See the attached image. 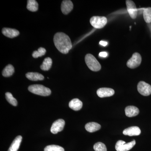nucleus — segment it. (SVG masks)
<instances>
[{
    "label": "nucleus",
    "instance_id": "f257e3e1",
    "mask_svg": "<svg viewBox=\"0 0 151 151\" xmlns=\"http://www.w3.org/2000/svg\"><path fill=\"white\" fill-rule=\"evenodd\" d=\"M53 41L57 49L63 54H67L72 48L70 38L64 33H56L53 38Z\"/></svg>",
    "mask_w": 151,
    "mask_h": 151
},
{
    "label": "nucleus",
    "instance_id": "f03ea898",
    "mask_svg": "<svg viewBox=\"0 0 151 151\" xmlns=\"http://www.w3.org/2000/svg\"><path fill=\"white\" fill-rule=\"evenodd\" d=\"M28 90L33 94L42 96H47L51 93L50 89L40 84H34L29 86Z\"/></svg>",
    "mask_w": 151,
    "mask_h": 151
},
{
    "label": "nucleus",
    "instance_id": "7ed1b4c3",
    "mask_svg": "<svg viewBox=\"0 0 151 151\" xmlns=\"http://www.w3.org/2000/svg\"><path fill=\"white\" fill-rule=\"evenodd\" d=\"M85 62L90 70L93 71H99L101 69V66L100 63L94 55L91 54L86 55L85 57Z\"/></svg>",
    "mask_w": 151,
    "mask_h": 151
},
{
    "label": "nucleus",
    "instance_id": "20e7f679",
    "mask_svg": "<svg viewBox=\"0 0 151 151\" xmlns=\"http://www.w3.org/2000/svg\"><path fill=\"white\" fill-rule=\"evenodd\" d=\"M90 22L95 28L101 29L107 24V19L105 17L94 16L90 19Z\"/></svg>",
    "mask_w": 151,
    "mask_h": 151
},
{
    "label": "nucleus",
    "instance_id": "39448f33",
    "mask_svg": "<svg viewBox=\"0 0 151 151\" xmlns=\"http://www.w3.org/2000/svg\"><path fill=\"white\" fill-rule=\"evenodd\" d=\"M142 62V57L139 53L135 52L132 55V57L127 63L128 67L132 69L136 68L140 65Z\"/></svg>",
    "mask_w": 151,
    "mask_h": 151
},
{
    "label": "nucleus",
    "instance_id": "423d86ee",
    "mask_svg": "<svg viewBox=\"0 0 151 151\" xmlns=\"http://www.w3.org/2000/svg\"><path fill=\"white\" fill-rule=\"evenodd\" d=\"M136 143L134 140L128 143H126L124 141L119 140L116 143V150L117 151H128L135 146Z\"/></svg>",
    "mask_w": 151,
    "mask_h": 151
},
{
    "label": "nucleus",
    "instance_id": "0eeeda50",
    "mask_svg": "<svg viewBox=\"0 0 151 151\" xmlns=\"http://www.w3.org/2000/svg\"><path fill=\"white\" fill-rule=\"evenodd\" d=\"M138 92L145 96H147L151 94V86L145 81H140L137 85Z\"/></svg>",
    "mask_w": 151,
    "mask_h": 151
},
{
    "label": "nucleus",
    "instance_id": "6e6552de",
    "mask_svg": "<svg viewBox=\"0 0 151 151\" xmlns=\"http://www.w3.org/2000/svg\"><path fill=\"white\" fill-rule=\"evenodd\" d=\"M126 2L127 11L130 16L132 19H136L137 15L138 10L136 7L135 3L131 0H127Z\"/></svg>",
    "mask_w": 151,
    "mask_h": 151
},
{
    "label": "nucleus",
    "instance_id": "1a4fd4ad",
    "mask_svg": "<svg viewBox=\"0 0 151 151\" xmlns=\"http://www.w3.org/2000/svg\"><path fill=\"white\" fill-rule=\"evenodd\" d=\"M65 122L63 119H60L56 120L52 124L50 129L52 133L57 134L58 132H61L65 126Z\"/></svg>",
    "mask_w": 151,
    "mask_h": 151
},
{
    "label": "nucleus",
    "instance_id": "9d476101",
    "mask_svg": "<svg viewBox=\"0 0 151 151\" xmlns=\"http://www.w3.org/2000/svg\"><path fill=\"white\" fill-rule=\"evenodd\" d=\"M97 95L101 98L113 96L115 93L113 89L109 88H101L97 90Z\"/></svg>",
    "mask_w": 151,
    "mask_h": 151
},
{
    "label": "nucleus",
    "instance_id": "9b49d317",
    "mask_svg": "<svg viewBox=\"0 0 151 151\" xmlns=\"http://www.w3.org/2000/svg\"><path fill=\"white\" fill-rule=\"evenodd\" d=\"M73 4L70 0L63 1L61 5V10L64 14H68L73 10Z\"/></svg>",
    "mask_w": 151,
    "mask_h": 151
},
{
    "label": "nucleus",
    "instance_id": "f8f14e48",
    "mask_svg": "<svg viewBox=\"0 0 151 151\" xmlns=\"http://www.w3.org/2000/svg\"><path fill=\"white\" fill-rule=\"evenodd\" d=\"M141 130L137 127H132L125 129L123 132V134L127 136H137L140 134Z\"/></svg>",
    "mask_w": 151,
    "mask_h": 151
},
{
    "label": "nucleus",
    "instance_id": "ddd939ff",
    "mask_svg": "<svg viewBox=\"0 0 151 151\" xmlns=\"http://www.w3.org/2000/svg\"><path fill=\"white\" fill-rule=\"evenodd\" d=\"M2 32L4 35L10 38L16 37L19 35V32L17 30L9 28H4Z\"/></svg>",
    "mask_w": 151,
    "mask_h": 151
},
{
    "label": "nucleus",
    "instance_id": "4468645a",
    "mask_svg": "<svg viewBox=\"0 0 151 151\" xmlns=\"http://www.w3.org/2000/svg\"><path fill=\"white\" fill-rule=\"evenodd\" d=\"M126 115L128 117H133L137 116L139 111L137 107L134 106H127L125 108Z\"/></svg>",
    "mask_w": 151,
    "mask_h": 151
},
{
    "label": "nucleus",
    "instance_id": "2eb2a0df",
    "mask_svg": "<svg viewBox=\"0 0 151 151\" xmlns=\"http://www.w3.org/2000/svg\"><path fill=\"white\" fill-rule=\"evenodd\" d=\"M82 106V102L77 98L71 100L69 103V108L75 111H78L81 110Z\"/></svg>",
    "mask_w": 151,
    "mask_h": 151
},
{
    "label": "nucleus",
    "instance_id": "dca6fc26",
    "mask_svg": "<svg viewBox=\"0 0 151 151\" xmlns=\"http://www.w3.org/2000/svg\"><path fill=\"white\" fill-rule=\"evenodd\" d=\"M85 128L87 132L93 133L100 130L101 128V126L98 123L95 122H90L87 123L85 125Z\"/></svg>",
    "mask_w": 151,
    "mask_h": 151
},
{
    "label": "nucleus",
    "instance_id": "f3484780",
    "mask_svg": "<svg viewBox=\"0 0 151 151\" xmlns=\"http://www.w3.org/2000/svg\"><path fill=\"white\" fill-rule=\"evenodd\" d=\"M26 76L29 80L34 81L42 80L44 78L42 74L37 72H28L26 74Z\"/></svg>",
    "mask_w": 151,
    "mask_h": 151
},
{
    "label": "nucleus",
    "instance_id": "a211bd4d",
    "mask_svg": "<svg viewBox=\"0 0 151 151\" xmlns=\"http://www.w3.org/2000/svg\"><path fill=\"white\" fill-rule=\"evenodd\" d=\"M22 139V136H17L12 143L8 151H17L21 143Z\"/></svg>",
    "mask_w": 151,
    "mask_h": 151
},
{
    "label": "nucleus",
    "instance_id": "6ab92c4d",
    "mask_svg": "<svg viewBox=\"0 0 151 151\" xmlns=\"http://www.w3.org/2000/svg\"><path fill=\"white\" fill-rule=\"evenodd\" d=\"M52 60L49 57L46 58L44 60L42 64L40 65V68L43 70H48L51 68L52 65Z\"/></svg>",
    "mask_w": 151,
    "mask_h": 151
},
{
    "label": "nucleus",
    "instance_id": "aec40b11",
    "mask_svg": "<svg viewBox=\"0 0 151 151\" xmlns=\"http://www.w3.org/2000/svg\"><path fill=\"white\" fill-rule=\"evenodd\" d=\"M27 8L28 10L31 12H35L38 9V4L35 0H28Z\"/></svg>",
    "mask_w": 151,
    "mask_h": 151
},
{
    "label": "nucleus",
    "instance_id": "412c9836",
    "mask_svg": "<svg viewBox=\"0 0 151 151\" xmlns=\"http://www.w3.org/2000/svg\"><path fill=\"white\" fill-rule=\"evenodd\" d=\"M14 72V68L12 65L9 64L3 70L2 75L4 77H9Z\"/></svg>",
    "mask_w": 151,
    "mask_h": 151
},
{
    "label": "nucleus",
    "instance_id": "4be33fe9",
    "mask_svg": "<svg viewBox=\"0 0 151 151\" xmlns=\"http://www.w3.org/2000/svg\"><path fill=\"white\" fill-rule=\"evenodd\" d=\"M143 17L145 21L147 23L151 22V8H144L143 11Z\"/></svg>",
    "mask_w": 151,
    "mask_h": 151
},
{
    "label": "nucleus",
    "instance_id": "5701e85b",
    "mask_svg": "<svg viewBox=\"0 0 151 151\" xmlns=\"http://www.w3.org/2000/svg\"><path fill=\"white\" fill-rule=\"evenodd\" d=\"M5 96L6 99L10 104L14 106H17V101L15 98H14L12 94H11L10 92H6Z\"/></svg>",
    "mask_w": 151,
    "mask_h": 151
},
{
    "label": "nucleus",
    "instance_id": "b1692460",
    "mask_svg": "<svg viewBox=\"0 0 151 151\" xmlns=\"http://www.w3.org/2000/svg\"><path fill=\"white\" fill-rule=\"evenodd\" d=\"M46 50L43 47H41L38 49L37 51L35 50L32 53L33 57L37 58L39 57L42 56L46 53Z\"/></svg>",
    "mask_w": 151,
    "mask_h": 151
},
{
    "label": "nucleus",
    "instance_id": "393cba45",
    "mask_svg": "<svg viewBox=\"0 0 151 151\" xmlns=\"http://www.w3.org/2000/svg\"><path fill=\"white\" fill-rule=\"evenodd\" d=\"M44 151H64V149L59 146L50 145L45 147Z\"/></svg>",
    "mask_w": 151,
    "mask_h": 151
},
{
    "label": "nucleus",
    "instance_id": "a878e982",
    "mask_svg": "<svg viewBox=\"0 0 151 151\" xmlns=\"http://www.w3.org/2000/svg\"><path fill=\"white\" fill-rule=\"evenodd\" d=\"M93 148L95 151H107V148L105 144L100 142L94 144Z\"/></svg>",
    "mask_w": 151,
    "mask_h": 151
},
{
    "label": "nucleus",
    "instance_id": "bb28decb",
    "mask_svg": "<svg viewBox=\"0 0 151 151\" xmlns=\"http://www.w3.org/2000/svg\"><path fill=\"white\" fill-rule=\"evenodd\" d=\"M99 56L101 57L105 58L108 56V53L106 52H102L99 53Z\"/></svg>",
    "mask_w": 151,
    "mask_h": 151
},
{
    "label": "nucleus",
    "instance_id": "cd10ccee",
    "mask_svg": "<svg viewBox=\"0 0 151 151\" xmlns=\"http://www.w3.org/2000/svg\"><path fill=\"white\" fill-rule=\"evenodd\" d=\"M100 44L103 46H105L108 45V42H106L103 41H101L100 42Z\"/></svg>",
    "mask_w": 151,
    "mask_h": 151
}]
</instances>
